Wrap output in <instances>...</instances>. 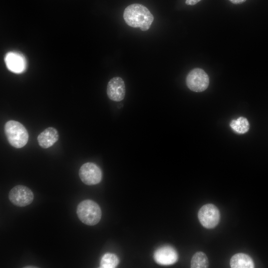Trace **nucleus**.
Masks as SVG:
<instances>
[{"instance_id": "nucleus-1", "label": "nucleus", "mask_w": 268, "mask_h": 268, "mask_svg": "<svg viewBox=\"0 0 268 268\" xmlns=\"http://www.w3.org/2000/svg\"><path fill=\"white\" fill-rule=\"evenodd\" d=\"M123 17L129 26L139 27L143 31L149 29L154 20V17L149 9L139 3L128 6L124 11Z\"/></svg>"}, {"instance_id": "nucleus-2", "label": "nucleus", "mask_w": 268, "mask_h": 268, "mask_svg": "<svg viewBox=\"0 0 268 268\" xmlns=\"http://www.w3.org/2000/svg\"><path fill=\"white\" fill-rule=\"evenodd\" d=\"M4 133L9 144L15 148L23 147L28 142V132L24 126L17 121H7L4 125Z\"/></svg>"}, {"instance_id": "nucleus-3", "label": "nucleus", "mask_w": 268, "mask_h": 268, "mask_svg": "<svg viewBox=\"0 0 268 268\" xmlns=\"http://www.w3.org/2000/svg\"><path fill=\"white\" fill-rule=\"evenodd\" d=\"M76 213L84 224L92 226L97 224L101 218V210L99 205L90 200L81 201L77 207Z\"/></svg>"}, {"instance_id": "nucleus-4", "label": "nucleus", "mask_w": 268, "mask_h": 268, "mask_svg": "<svg viewBox=\"0 0 268 268\" xmlns=\"http://www.w3.org/2000/svg\"><path fill=\"white\" fill-rule=\"evenodd\" d=\"M209 77L202 69L195 68L191 70L186 77V84L188 88L194 92H202L208 86Z\"/></svg>"}, {"instance_id": "nucleus-5", "label": "nucleus", "mask_w": 268, "mask_h": 268, "mask_svg": "<svg viewBox=\"0 0 268 268\" xmlns=\"http://www.w3.org/2000/svg\"><path fill=\"white\" fill-rule=\"evenodd\" d=\"M198 218L201 224L205 228H214L219 223L220 214L218 208L214 204H204L198 212Z\"/></svg>"}, {"instance_id": "nucleus-6", "label": "nucleus", "mask_w": 268, "mask_h": 268, "mask_svg": "<svg viewBox=\"0 0 268 268\" xmlns=\"http://www.w3.org/2000/svg\"><path fill=\"white\" fill-rule=\"evenodd\" d=\"M8 198L14 205L23 207L30 204L33 201L34 195L28 187L23 185H17L10 191Z\"/></svg>"}, {"instance_id": "nucleus-7", "label": "nucleus", "mask_w": 268, "mask_h": 268, "mask_svg": "<svg viewBox=\"0 0 268 268\" xmlns=\"http://www.w3.org/2000/svg\"><path fill=\"white\" fill-rule=\"evenodd\" d=\"M79 176L83 183L90 186L99 183L102 180V174L100 168L96 164L87 162L80 167Z\"/></svg>"}, {"instance_id": "nucleus-8", "label": "nucleus", "mask_w": 268, "mask_h": 268, "mask_svg": "<svg viewBox=\"0 0 268 268\" xmlns=\"http://www.w3.org/2000/svg\"><path fill=\"white\" fill-rule=\"evenodd\" d=\"M153 258L159 265L169 266L177 262L178 255L176 250L172 246H163L155 251Z\"/></svg>"}, {"instance_id": "nucleus-9", "label": "nucleus", "mask_w": 268, "mask_h": 268, "mask_svg": "<svg viewBox=\"0 0 268 268\" xmlns=\"http://www.w3.org/2000/svg\"><path fill=\"white\" fill-rule=\"evenodd\" d=\"M107 93L111 100L119 102L123 100L126 94V88L123 79L120 77L111 79L107 85Z\"/></svg>"}, {"instance_id": "nucleus-10", "label": "nucleus", "mask_w": 268, "mask_h": 268, "mask_svg": "<svg viewBox=\"0 0 268 268\" xmlns=\"http://www.w3.org/2000/svg\"><path fill=\"white\" fill-rule=\"evenodd\" d=\"M4 60L7 68L13 72L20 73L26 68V60L23 55L18 52L7 53Z\"/></svg>"}, {"instance_id": "nucleus-11", "label": "nucleus", "mask_w": 268, "mask_h": 268, "mask_svg": "<svg viewBox=\"0 0 268 268\" xmlns=\"http://www.w3.org/2000/svg\"><path fill=\"white\" fill-rule=\"evenodd\" d=\"M58 132L53 127L46 129L37 137L39 145L43 148L52 146L58 141Z\"/></svg>"}, {"instance_id": "nucleus-12", "label": "nucleus", "mask_w": 268, "mask_h": 268, "mask_svg": "<svg viewBox=\"0 0 268 268\" xmlns=\"http://www.w3.org/2000/svg\"><path fill=\"white\" fill-rule=\"evenodd\" d=\"M232 268H253L255 267L252 259L248 255L238 253L233 255L230 261Z\"/></svg>"}, {"instance_id": "nucleus-13", "label": "nucleus", "mask_w": 268, "mask_h": 268, "mask_svg": "<svg viewBox=\"0 0 268 268\" xmlns=\"http://www.w3.org/2000/svg\"><path fill=\"white\" fill-rule=\"evenodd\" d=\"M230 125L234 131L241 134L247 132L250 127L247 119L243 117H240L237 120H232Z\"/></svg>"}, {"instance_id": "nucleus-14", "label": "nucleus", "mask_w": 268, "mask_h": 268, "mask_svg": "<svg viewBox=\"0 0 268 268\" xmlns=\"http://www.w3.org/2000/svg\"><path fill=\"white\" fill-rule=\"evenodd\" d=\"M208 267V259L203 252H198L193 255L191 262V268H205Z\"/></svg>"}, {"instance_id": "nucleus-15", "label": "nucleus", "mask_w": 268, "mask_h": 268, "mask_svg": "<svg viewBox=\"0 0 268 268\" xmlns=\"http://www.w3.org/2000/svg\"><path fill=\"white\" fill-rule=\"evenodd\" d=\"M118 257L114 254L106 253L102 257L100 267L101 268H114L119 264Z\"/></svg>"}, {"instance_id": "nucleus-16", "label": "nucleus", "mask_w": 268, "mask_h": 268, "mask_svg": "<svg viewBox=\"0 0 268 268\" xmlns=\"http://www.w3.org/2000/svg\"><path fill=\"white\" fill-rule=\"evenodd\" d=\"M201 0H186L185 3L187 5H194L198 3Z\"/></svg>"}, {"instance_id": "nucleus-17", "label": "nucleus", "mask_w": 268, "mask_h": 268, "mask_svg": "<svg viewBox=\"0 0 268 268\" xmlns=\"http://www.w3.org/2000/svg\"><path fill=\"white\" fill-rule=\"evenodd\" d=\"M234 4H241L244 2L246 0H229Z\"/></svg>"}]
</instances>
